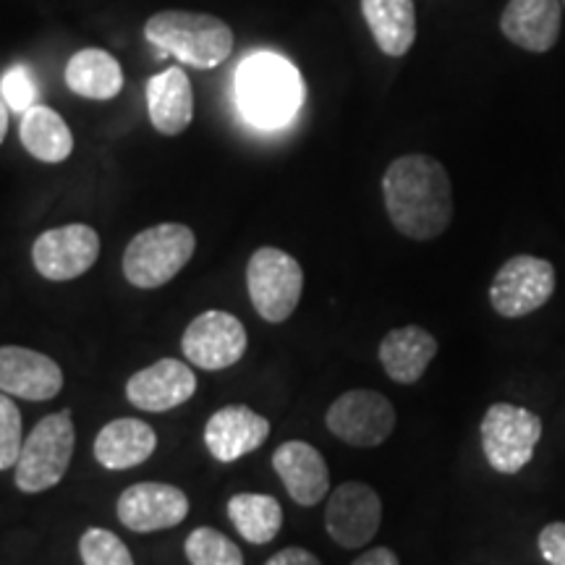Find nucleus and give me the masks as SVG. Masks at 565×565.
<instances>
[{
	"label": "nucleus",
	"mask_w": 565,
	"mask_h": 565,
	"mask_svg": "<svg viewBox=\"0 0 565 565\" xmlns=\"http://www.w3.org/2000/svg\"><path fill=\"white\" fill-rule=\"evenodd\" d=\"M383 200L395 231L414 242H433L454 221V186L440 160L404 154L383 175Z\"/></svg>",
	"instance_id": "f257e3e1"
},
{
	"label": "nucleus",
	"mask_w": 565,
	"mask_h": 565,
	"mask_svg": "<svg viewBox=\"0 0 565 565\" xmlns=\"http://www.w3.org/2000/svg\"><path fill=\"white\" fill-rule=\"evenodd\" d=\"M236 97L242 116L254 126L275 129L288 124L301 103V76L275 53H257L236 74Z\"/></svg>",
	"instance_id": "f03ea898"
},
{
	"label": "nucleus",
	"mask_w": 565,
	"mask_h": 565,
	"mask_svg": "<svg viewBox=\"0 0 565 565\" xmlns=\"http://www.w3.org/2000/svg\"><path fill=\"white\" fill-rule=\"evenodd\" d=\"M145 38L186 66L207 71L233 53V30L223 19L200 11H160L147 19Z\"/></svg>",
	"instance_id": "7ed1b4c3"
},
{
	"label": "nucleus",
	"mask_w": 565,
	"mask_h": 565,
	"mask_svg": "<svg viewBox=\"0 0 565 565\" xmlns=\"http://www.w3.org/2000/svg\"><path fill=\"white\" fill-rule=\"evenodd\" d=\"M196 236L183 223H160L137 233L124 252V275L131 286L152 288L166 286L194 257Z\"/></svg>",
	"instance_id": "20e7f679"
},
{
	"label": "nucleus",
	"mask_w": 565,
	"mask_h": 565,
	"mask_svg": "<svg viewBox=\"0 0 565 565\" xmlns=\"http://www.w3.org/2000/svg\"><path fill=\"white\" fill-rule=\"evenodd\" d=\"M76 448V429L68 408L47 414L34 424L21 445L17 461V487L26 494L51 490L66 477Z\"/></svg>",
	"instance_id": "39448f33"
},
{
	"label": "nucleus",
	"mask_w": 565,
	"mask_h": 565,
	"mask_svg": "<svg viewBox=\"0 0 565 565\" xmlns=\"http://www.w3.org/2000/svg\"><path fill=\"white\" fill-rule=\"evenodd\" d=\"M246 288L254 312L265 322H286L301 301L303 270L288 252L263 246L246 267Z\"/></svg>",
	"instance_id": "423d86ee"
},
{
	"label": "nucleus",
	"mask_w": 565,
	"mask_h": 565,
	"mask_svg": "<svg viewBox=\"0 0 565 565\" xmlns=\"http://www.w3.org/2000/svg\"><path fill=\"white\" fill-rule=\"evenodd\" d=\"M542 440V419L524 406L492 404L482 419V450L498 475H519Z\"/></svg>",
	"instance_id": "0eeeda50"
},
{
	"label": "nucleus",
	"mask_w": 565,
	"mask_h": 565,
	"mask_svg": "<svg viewBox=\"0 0 565 565\" xmlns=\"http://www.w3.org/2000/svg\"><path fill=\"white\" fill-rule=\"evenodd\" d=\"M557 275L553 263L534 254H515L494 273L490 286L492 309L505 320H519L553 299Z\"/></svg>",
	"instance_id": "6e6552de"
},
{
	"label": "nucleus",
	"mask_w": 565,
	"mask_h": 565,
	"mask_svg": "<svg viewBox=\"0 0 565 565\" xmlns=\"http://www.w3.org/2000/svg\"><path fill=\"white\" fill-rule=\"evenodd\" d=\"M324 424L353 448H377L393 435L395 408L387 395L359 387L338 395L324 414Z\"/></svg>",
	"instance_id": "1a4fd4ad"
},
{
	"label": "nucleus",
	"mask_w": 565,
	"mask_h": 565,
	"mask_svg": "<svg viewBox=\"0 0 565 565\" xmlns=\"http://www.w3.org/2000/svg\"><path fill=\"white\" fill-rule=\"evenodd\" d=\"M100 257V236L84 223L61 225L40 233L32 244V265L45 280H74Z\"/></svg>",
	"instance_id": "9d476101"
},
{
	"label": "nucleus",
	"mask_w": 565,
	"mask_h": 565,
	"mask_svg": "<svg viewBox=\"0 0 565 565\" xmlns=\"http://www.w3.org/2000/svg\"><path fill=\"white\" fill-rule=\"evenodd\" d=\"M246 345L249 341H246L244 322L228 312H221V309H210V312L194 317L181 338L186 362L210 372L228 370V366L242 362Z\"/></svg>",
	"instance_id": "9b49d317"
},
{
	"label": "nucleus",
	"mask_w": 565,
	"mask_h": 565,
	"mask_svg": "<svg viewBox=\"0 0 565 565\" xmlns=\"http://www.w3.org/2000/svg\"><path fill=\"white\" fill-rule=\"evenodd\" d=\"M383 503L374 487L364 482H343L335 487L324 508V529L330 540L345 550L366 547L380 532Z\"/></svg>",
	"instance_id": "f8f14e48"
},
{
	"label": "nucleus",
	"mask_w": 565,
	"mask_h": 565,
	"mask_svg": "<svg viewBox=\"0 0 565 565\" xmlns=\"http://www.w3.org/2000/svg\"><path fill=\"white\" fill-rule=\"evenodd\" d=\"M118 521L137 534L166 532L186 521L189 498L181 487L166 482H139L126 487L116 503Z\"/></svg>",
	"instance_id": "ddd939ff"
},
{
	"label": "nucleus",
	"mask_w": 565,
	"mask_h": 565,
	"mask_svg": "<svg viewBox=\"0 0 565 565\" xmlns=\"http://www.w3.org/2000/svg\"><path fill=\"white\" fill-rule=\"evenodd\" d=\"M196 393V377L192 366L179 359H160L137 374H131L126 383V398L141 412L162 414L186 404Z\"/></svg>",
	"instance_id": "4468645a"
},
{
	"label": "nucleus",
	"mask_w": 565,
	"mask_h": 565,
	"mask_svg": "<svg viewBox=\"0 0 565 565\" xmlns=\"http://www.w3.org/2000/svg\"><path fill=\"white\" fill-rule=\"evenodd\" d=\"M63 391L55 359L24 345H0V393L24 401H51Z\"/></svg>",
	"instance_id": "2eb2a0df"
},
{
	"label": "nucleus",
	"mask_w": 565,
	"mask_h": 565,
	"mask_svg": "<svg viewBox=\"0 0 565 565\" xmlns=\"http://www.w3.org/2000/svg\"><path fill=\"white\" fill-rule=\"evenodd\" d=\"M270 437V422L249 406H223L204 424V445L221 463H233L254 454Z\"/></svg>",
	"instance_id": "dca6fc26"
},
{
	"label": "nucleus",
	"mask_w": 565,
	"mask_h": 565,
	"mask_svg": "<svg viewBox=\"0 0 565 565\" xmlns=\"http://www.w3.org/2000/svg\"><path fill=\"white\" fill-rule=\"evenodd\" d=\"M273 469L286 484L294 503L312 508L330 490V469L315 445L303 440L282 443L273 454Z\"/></svg>",
	"instance_id": "f3484780"
},
{
	"label": "nucleus",
	"mask_w": 565,
	"mask_h": 565,
	"mask_svg": "<svg viewBox=\"0 0 565 565\" xmlns=\"http://www.w3.org/2000/svg\"><path fill=\"white\" fill-rule=\"evenodd\" d=\"M561 0H508L500 30L529 53H547L561 38Z\"/></svg>",
	"instance_id": "a211bd4d"
},
{
	"label": "nucleus",
	"mask_w": 565,
	"mask_h": 565,
	"mask_svg": "<svg viewBox=\"0 0 565 565\" xmlns=\"http://www.w3.org/2000/svg\"><path fill=\"white\" fill-rule=\"evenodd\" d=\"M147 110L154 129L179 137L194 121V89L181 66L166 68L147 82Z\"/></svg>",
	"instance_id": "6ab92c4d"
},
{
	"label": "nucleus",
	"mask_w": 565,
	"mask_h": 565,
	"mask_svg": "<svg viewBox=\"0 0 565 565\" xmlns=\"http://www.w3.org/2000/svg\"><path fill=\"white\" fill-rule=\"evenodd\" d=\"M154 448H158V435L150 424L124 416V419L108 422L97 433L92 454L108 471H126L145 463L154 454Z\"/></svg>",
	"instance_id": "aec40b11"
},
{
	"label": "nucleus",
	"mask_w": 565,
	"mask_h": 565,
	"mask_svg": "<svg viewBox=\"0 0 565 565\" xmlns=\"http://www.w3.org/2000/svg\"><path fill=\"white\" fill-rule=\"evenodd\" d=\"M437 356V338L419 324L395 328L380 343V364L398 385L419 383L422 374Z\"/></svg>",
	"instance_id": "412c9836"
},
{
	"label": "nucleus",
	"mask_w": 565,
	"mask_h": 565,
	"mask_svg": "<svg viewBox=\"0 0 565 565\" xmlns=\"http://www.w3.org/2000/svg\"><path fill=\"white\" fill-rule=\"evenodd\" d=\"M362 13L374 42L385 55L401 58L416 40L414 0H362Z\"/></svg>",
	"instance_id": "4be33fe9"
},
{
	"label": "nucleus",
	"mask_w": 565,
	"mask_h": 565,
	"mask_svg": "<svg viewBox=\"0 0 565 565\" xmlns=\"http://www.w3.org/2000/svg\"><path fill=\"white\" fill-rule=\"evenodd\" d=\"M66 84L74 95L87 97V100H113L124 89V68L108 51L84 47L71 55Z\"/></svg>",
	"instance_id": "5701e85b"
},
{
	"label": "nucleus",
	"mask_w": 565,
	"mask_h": 565,
	"mask_svg": "<svg viewBox=\"0 0 565 565\" xmlns=\"http://www.w3.org/2000/svg\"><path fill=\"white\" fill-rule=\"evenodd\" d=\"M19 137L24 150L40 162H63L74 152V134L68 124L47 105H32L24 113Z\"/></svg>",
	"instance_id": "b1692460"
},
{
	"label": "nucleus",
	"mask_w": 565,
	"mask_h": 565,
	"mask_svg": "<svg viewBox=\"0 0 565 565\" xmlns=\"http://www.w3.org/2000/svg\"><path fill=\"white\" fill-rule=\"evenodd\" d=\"M228 519L252 545H267L282 526V508L273 494L238 492L228 500Z\"/></svg>",
	"instance_id": "393cba45"
},
{
	"label": "nucleus",
	"mask_w": 565,
	"mask_h": 565,
	"mask_svg": "<svg viewBox=\"0 0 565 565\" xmlns=\"http://www.w3.org/2000/svg\"><path fill=\"white\" fill-rule=\"evenodd\" d=\"M183 550L192 565H244V553L236 542L212 526L194 529Z\"/></svg>",
	"instance_id": "a878e982"
},
{
	"label": "nucleus",
	"mask_w": 565,
	"mask_h": 565,
	"mask_svg": "<svg viewBox=\"0 0 565 565\" xmlns=\"http://www.w3.org/2000/svg\"><path fill=\"white\" fill-rule=\"evenodd\" d=\"M79 555L84 565H134V557L121 536L97 526L82 534Z\"/></svg>",
	"instance_id": "bb28decb"
},
{
	"label": "nucleus",
	"mask_w": 565,
	"mask_h": 565,
	"mask_svg": "<svg viewBox=\"0 0 565 565\" xmlns=\"http://www.w3.org/2000/svg\"><path fill=\"white\" fill-rule=\"evenodd\" d=\"M24 445V433H21V412L13 404L11 395L0 393V471L17 466Z\"/></svg>",
	"instance_id": "cd10ccee"
},
{
	"label": "nucleus",
	"mask_w": 565,
	"mask_h": 565,
	"mask_svg": "<svg viewBox=\"0 0 565 565\" xmlns=\"http://www.w3.org/2000/svg\"><path fill=\"white\" fill-rule=\"evenodd\" d=\"M0 97H3L9 110L13 113H26L38 100V87H34V79L30 74V68L17 66L11 68L9 74L3 76L0 82Z\"/></svg>",
	"instance_id": "c85d7f7f"
},
{
	"label": "nucleus",
	"mask_w": 565,
	"mask_h": 565,
	"mask_svg": "<svg viewBox=\"0 0 565 565\" xmlns=\"http://www.w3.org/2000/svg\"><path fill=\"white\" fill-rule=\"evenodd\" d=\"M536 545H540V553L550 565H565V524L563 521H553V524H547L545 529H542Z\"/></svg>",
	"instance_id": "c756f323"
},
{
	"label": "nucleus",
	"mask_w": 565,
	"mask_h": 565,
	"mask_svg": "<svg viewBox=\"0 0 565 565\" xmlns=\"http://www.w3.org/2000/svg\"><path fill=\"white\" fill-rule=\"evenodd\" d=\"M265 565H322L320 557L303 547H286L275 553Z\"/></svg>",
	"instance_id": "7c9ffc66"
},
{
	"label": "nucleus",
	"mask_w": 565,
	"mask_h": 565,
	"mask_svg": "<svg viewBox=\"0 0 565 565\" xmlns=\"http://www.w3.org/2000/svg\"><path fill=\"white\" fill-rule=\"evenodd\" d=\"M351 565H401V561L391 547H372L364 555H359Z\"/></svg>",
	"instance_id": "2f4dec72"
},
{
	"label": "nucleus",
	"mask_w": 565,
	"mask_h": 565,
	"mask_svg": "<svg viewBox=\"0 0 565 565\" xmlns=\"http://www.w3.org/2000/svg\"><path fill=\"white\" fill-rule=\"evenodd\" d=\"M6 131H9V105L0 97V145H3Z\"/></svg>",
	"instance_id": "473e14b6"
},
{
	"label": "nucleus",
	"mask_w": 565,
	"mask_h": 565,
	"mask_svg": "<svg viewBox=\"0 0 565 565\" xmlns=\"http://www.w3.org/2000/svg\"><path fill=\"white\" fill-rule=\"evenodd\" d=\"M563 6H565V0H563Z\"/></svg>",
	"instance_id": "72a5a7b5"
}]
</instances>
